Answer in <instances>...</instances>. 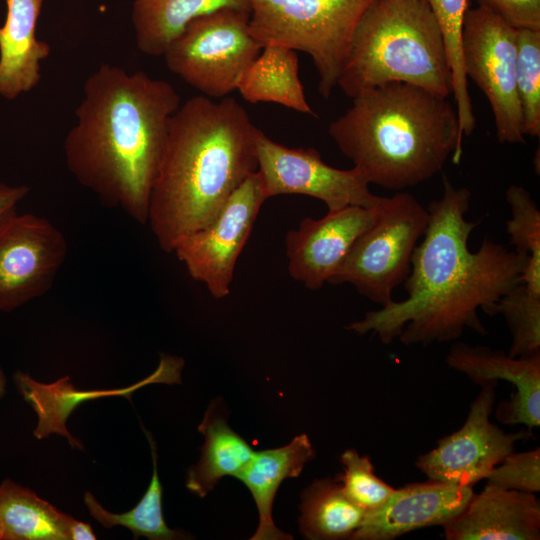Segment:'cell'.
I'll return each instance as SVG.
<instances>
[{"mask_svg":"<svg viewBox=\"0 0 540 540\" xmlns=\"http://www.w3.org/2000/svg\"><path fill=\"white\" fill-rule=\"evenodd\" d=\"M443 185L442 197L427 208L429 222L404 281L407 298L368 311L346 329L372 332L384 344L398 338L406 346L455 341L465 329L487 334L478 310L490 315L520 283L528 256L489 238L471 252L468 240L480 223L466 219L471 192L446 177Z\"/></svg>","mask_w":540,"mask_h":540,"instance_id":"obj_1","label":"cell"},{"mask_svg":"<svg viewBox=\"0 0 540 540\" xmlns=\"http://www.w3.org/2000/svg\"><path fill=\"white\" fill-rule=\"evenodd\" d=\"M180 104L169 82L102 64L86 79L76 122L64 139L68 170L104 204L146 224L169 123Z\"/></svg>","mask_w":540,"mask_h":540,"instance_id":"obj_2","label":"cell"},{"mask_svg":"<svg viewBox=\"0 0 540 540\" xmlns=\"http://www.w3.org/2000/svg\"><path fill=\"white\" fill-rule=\"evenodd\" d=\"M258 128L234 98H189L172 115L147 223L165 252L208 224L257 171Z\"/></svg>","mask_w":540,"mask_h":540,"instance_id":"obj_3","label":"cell"},{"mask_svg":"<svg viewBox=\"0 0 540 540\" xmlns=\"http://www.w3.org/2000/svg\"><path fill=\"white\" fill-rule=\"evenodd\" d=\"M448 97L404 82L366 88L328 133L369 184L394 191L432 178L462 155L456 108Z\"/></svg>","mask_w":540,"mask_h":540,"instance_id":"obj_4","label":"cell"},{"mask_svg":"<svg viewBox=\"0 0 540 540\" xmlns=\"http://www.w3.org/2000/svg\"><path fill=\"white\" fill-rule=\"evenodd\" d=\"M388 82L453 92L442 32L425 0H374L356 26L338 86L352 98Z\"/></svg>","mask_w":540,"mask_h":540,"instance_id":"obj_5","label":"cell"},{"mask_svg":"<svg viewBox=\"0 0 540 540\" xmlns=\"http://www.w3.org/2000/svg\"><path fill=\"white\" fill-rule=\"evenodd\" d=\"M374 0H248L249 31L263 46L278 44L308 54L329 98L338 86L353 34Z\"/></svg>","mask_w":540,"mask_h":540,"instance_id":"obj_6","label":"cell"},{"mask_svg":"<svg viewBox=\"0 0 540 540\" xmlns=\"http://www.w3.org/2000/svg\"><path fill=\"white\" fill-rule=\"evenodd\" d=\"M428 222V210L412 194L383 197L378 219L356 239L328 283H349L360 295L386 306L409 275Z\"/></svg>","mask_w":540,"mask_h":540,"instance_id":"obj_7","label":"cell"},{"mask_svg":"<svg viewBox=\"0 0 540 540\" xmlns=\"http://www.w3.org/2000/svg\"><path fill=\"white\" fill-rule=\"evenodd\" d=\"M249 19L250 11L223 8L191 20L162 55L168 69L203 96L227 97L262 49Z\"/></svg>","mask_w":540,"mask_h":540,"instance_id":"obj_8","label":"cell"},{"mask_svg":"<svg viewBox=\"0 0 540 540\" xmlns=\"http://www.w3.org/2000/svg\"><path fill=\"white\" fill-rule=\"evenodd\" d=\"M517 33L482 6L466 9L461 33L464 72L490 103L498 141L509 144L525 142L516 88Z\"/></svg>","mask_w":540,"mask_h":540,"instance_id":"obj_9","label":"cell"},{"mask_svg":"<svg viewBox=\"0 0 540 540\" xmlns=\"http://www.w3.org/2000/svg\"><path fill=\"white\" fill-rule=\"evenodd\" d=\"M268 199L259 173L250 175L205 226L182 238L173 252L191 278L222 299L230 294L238 257Z\"/></svg>","mask_w":540,"mask_h":540,"instance_id":"obj_10","label":"cell"},{"mask_svg":"<svg viewBox=\"0 0 540 540\" xmlns=\"http://www.w3.org/2000/svg\"><path fill=\"white\" fill-rule=\"evenodd\" d=\"M257 172L268 198L301 194L321 200L328 211L347 206L374 208L383 197L373 194L364 175L326 164L310 148H291L270 139L262 130L256 134Z\"/></svg>","mask_w":540,"mask_h":540,"instance_id":"obj_11","label":"cell"},{"mask_svg":"<svg viewBox=\"0 0 540 540\" xmlns=\"http://www.w3.org/2000/svg\"><path fill=\"white\" fill-rule=\"evenodd\" d=\"M497 383L481 386L460 429L437 441V446L418 456L415 466L427 479L473 486L488 477L517 441L531 436L530 430L507 433L490 421Z\"/></svg>","mask_w":540,"mask_h":540,"instance_id":"obj_12","label":"cell"},{"mask_svg":"<svg viewBox=\"0 0 540 540\" xmlns=\"http://www.w3.org/2000/svg\"><path fill=\"white\" fill-rule=\"evenodd\" d=\"M67 251L64 235L46 218L15 213L5 220L0 225V312L44 295Z\"/></svg>","mask_w":540,"mask_h":540,"instance_id":"obj_13","label":"cell"},{"mask_svg":"<svg viewBox=\"0 0 540 540\" xmlns=\"http://www.w3.org/2000/svg\"><path fill=\"white\" fill-rule=\"evenodd\" d=\"M380 205L374 208L347 206L328 211L320 219L301 220L298 228L285 236L290 276L310 290L322 288L356 239L376 222Z\"/></svg>","mask_w":540,"mask_h":540,"instance_id":"obj_14","label":"cell"},{"mask_svg":"<svg viewBox=\"0 0 540 540\" xmlns=\"http://www.w3.org/2000/svg\"><path fill=\"white\" fill-rule=\"evenodd\" d=\"M445 362L480 387L500 380L513 384L516 391L498 404L496 418L506 425L523 424L530 431L540 426V353L513 358L486 346L456 342Z\"/></svg>","mask_w":540,"mask_h":540,"instance_id":"obj_15","label":"cell"},{"mask_svg":"<svg viewBox=\"0 0 540 540\" xmlns=\"http://www.w3.org/2000/svg\"><path fill=\"white\" fill-rule=\"evenodd\" d=\"M474 494L473 486L428 479L396 488L379 508L366 512L352 540H393L411 531L443 526Z\"/></svg>","mask_w":540,"mask_h":540,"instance_id":"obj_16","label":"cell"},{"mask_svg":"<svg viewBox=\"0 0 540 540\" xmlns=\"http://www.w3.org/2000/svg\"><path fill=\"white\" fill-rule=\"evenodd\" d=\"M183 366L184 360L181 357L161 354L159 364L152 374L125 388L79 390L70 382L69 376L47 384L21 371L14 374V382L18 392L37 415V426L33 431L37 439L58 434L66 437L72 448L84 450L83 444L66 427L76 407L83 402L109 396H121L131 401L134 391L149 384H180Z\"/></svg>","mask_w":540,"mask_h":540,"instance_id":"obj_17","label":"cell"},{"mask_svg":"<svg viewBox=\"0 0 540 540\" xmlns=\"http://www.w3.org/2000/svg\"><path fill=\"white\" fill-rule=\"evenodd\" d=\"M442 528L447 540H539L540 502L536 493L486 484Z\"/></svg>","mask_w":540,"mask_h":540,"instance_id":"obj_18","label":"cell"},{"mask_svg":"<svg viewBox=\"0 0 540 540\" xmlns=\"http://www.w3.org/2000/svg\"><path fill=\"white\" fill-rule=\"evenodd\" d=\"M44 2L6 0V20L0 27V96L7 100L38 85L41 62L50 55V45L36 37Z\"/></svg>","mask_w":540,"mask_h":540,"instance_id":"obj_19","label":"cell"},{"mask_svg":"<svg viewBox=\"0 0 540 540\" xmlns=\"http://www.w3.org/2000/svg\"><path fill=\"white\" fill-rule=\"evenodd\" d=\"M315 455L313 445L304 433L285 446L254 451L248 464L236 476L251 492L258 509L259 524L251 540L292 539L275 525L273 501L280 484L287 478L298 477Z\"/></svg>","mask_w":540,"mask_h":540,"instance_id":"obj_20","label":"cell"},{"mask_svg":"<svg viewBox=\"0 0 540 540\" xmlns=\"http://www.w3.org/2000/svg\"><path fill=\"white\" fill-rule=\"evenodd\" d=\"M298 70L297 51L266 44L243 72L236 90L250 103L271 102L316 116L305 97Z\"/></svg>","mask_w":540,"mask_h":540,"instance_id":"obj_21","label":"cell"},{"mask_svg":"<svg viewBox=\"0 0 540 540\" xmlns=\"http://www.w3.org/2000/svg\"><path fill=\"white\" fill-rule=\"evenodd\" d=\"M223 8L250 11L248 0H135L131 18L137 48L162 56L191 20Z\"/></svg>","mask_w":540,"mask_h":540,"instance_id":"obj_22","label":"cell"},{"mask_svg":"<svg viewBox=\"0 0 540 540\" xmlns=\"http://www.w3.org/2000/svg\"><path fill=\"white\" fill-rule=\"evenodd\" d=\"M198 430L204 435L201 457L186 474V487L205 497L225 476L236 477L248 464L254 450L228 425L225 417L209 406Z\"/></svg>","mask_w":540,"mask_h":540,"instance_id":"obj_23","label":"cell"},{"mask_svg":"<svg viewBox=\"0 0 540 540\" xmlns=\"http://www.w3.org/2000/svg\"><path fill=\"white\" fill-rule=\"evenodd\" d=\"M73 519L29 488L10 479L0 484L3 540H69Z\"/></svg>","mask_w":540,"mask_h":540,"instance_id":"obj_24","label":"cell"},{"mask_svg":"<svg viewBox=\"0 0 540 540\" xmlns=\"http://www.w3.org/2000/svg\"><path fill=\"white\" fill-rule=\"evenodd\" d=\"M300 511V532L310 540L351 539L366 514L332 478L317 479L303 490Z\"/></svg>","mask_w":540,"mask_h":540,"instance_id":"obj_25","label":"cell"},{"mask_svg":"<svg viewBox=\"0 0 540 540\" xmlns=\"http://www.w3.org/2000/svg\"><path fill=\"white\" fill-rule=\"evenodd\" d=\"M150 444L153 474L149 486L137 505L124 513L115 514L106 510L90 492L84 495L89 514L105 528L123 526L129 529L135 539L146 537L150 540H173L187 538V534L174 530L165 523L162 512V485L157 470L156 444L151 434L143 428Z\"/></svg>","mask_w":540,"mask_h":540,"instance_id":"obj_26","label":"cell"},{"mask_svg":"<svg viewBox=\"0 0 540 540\" xmlns=\"http://www.w3.org/2000/svg\"><path fill=\"white\" fill-rule=\"evenodd\" d=\"M432 9L442 32L448 62L452 73V87L460 132L470 136L476 119L468 93L467 78L461 55V33L467 0H425Z\"/></svg>","mask_w":540,"mask_h":540,"instance_id":"obj_27","label":"cell"},{"mask_svg":"<svg viewBox=\"0 0 540 540\" xmlns=\"http://www.w3.org/2000/svg\"><path fill=\"white\" fill-rule=\"evenodd\" d=\"M504 317L511 333L510 357L524 358L540 353V295L518 283L492 307L490 316Z\"/></svg>","mask_w":540,"mask_h":540,"instance_id":"obj_28","label":"cell"},{"mask_svg":"<svg viewBox=\"0 0 540 540\" xmlns=\"http://www.w3.org/2000/svg\"><path fill=\"white\" fill-rule=\"evenodd\" d=\"M516 88L524 135L540 136V30L518 29Z\"/></svg>","mask_w":540,"mask_h":540,"instance_id":"obj_29","label":"cell"},{"mask_svg":"<svg viewBox=\"0 0 540 540\" xmlns=\"http://www.w3.org/2000/svg\"><path fill=\"white\" fill-rule=\"evenodd\" d=\"M341 463L343 473L336 479L348 499L365 512L381 507L396 489L375 474L368 455L347 449L341 455Z\"/></svg>","mask_w":540,"mask_h":540,"instance_id":"obj_30","label":"cell"},{"mask_svg":"<svg viewBox=\"0 0 540 540\" xmlns=\"http://www.w3.org/2000/svg\"><path fill=\"white\" fill-rule=\"evenodd\" d=\"M511 219L506 232L518 253L540 258V210L527 189L511 185L506 191Z\"/></svg>","mask_w":540,"mask_h":540,"instance_id":"obj_31","label":"cell"},{"mask_svg":"<svg viewBox=\"0 0 540 540\" xmlns=\"http://www.w3.org/2000/svg\"><path fill=\"white\" fill-rule=\"evenodd\" d=\"M487 484L503 489L538 493L540 491V449L509 453L494 467Z\"/></svg>","mask_w":540,"mask_h":540,"instance_id":"obj_32","label":"cell"},{"mask_svg":"<svg viewBox=\"0 0 540 540\" xmlns=\"http://www.w3.org/2000/svg\"><path fill=\"white\" fill-rule=\"evenodd\" d=\"M516 29L540 30V0H476Z\"/></svg>","mask_w":540,"mask_h":540,"instance_id":"obj_33","label":"cell"},{"mask_svg":"<svg viewBox=\"0 0 540 540\" xmlns=\"http://www.w3.org/2000/svg\"><path fill=\"white\" fill-rule=\"evenodd\" d=\"M29 187L25 185L10 186L0 183V225L14 215L18 203L28 194Z\"/></svg>","mask_w":540,"mask_h":540,"instance_id":"obj_34","label":"cell"},{"mask_svg":"<svg viewBox=\"0 0 540 540\" xmlns=\"http://www.w3.org/2000/svg\"><path fill=\"white\" fill-rule=\"evenodd\" d=\"M91 526L88 523L73 519L69 528V540H95Z\"/></svg>","mask_w":540,"mask_h":540,"instance_id":"obj_35","label":"cell"},{"mask_svg":"<svg viewBox=\"0 0 540 540\" xmlns=\"http://www.w3.org/2000/svg\"><path fill=\"white\" fill-rule=\"evenodd\" d=\"M0 540H3V528H2L1 521H0Z\"/></svg>","mask_w":540,"mask_h":540,"instance_id":"obj_36","label":"cell"},{"mask_svg":"<svg viewBox=\"0 0 540 540\" xmlns=\"http://www.w3.org/2000/svg\"><path fill=\"white\" fill-rule=\"evenodd\" d=\"M2 379H3V376H0V380H2ZM3 390H4L3 386L0 385V396L4 393Z\"/></svg>","mask_w":540,"mask_h":540,"instance_id":"obj_37","label":"cell"}]
</instances>
